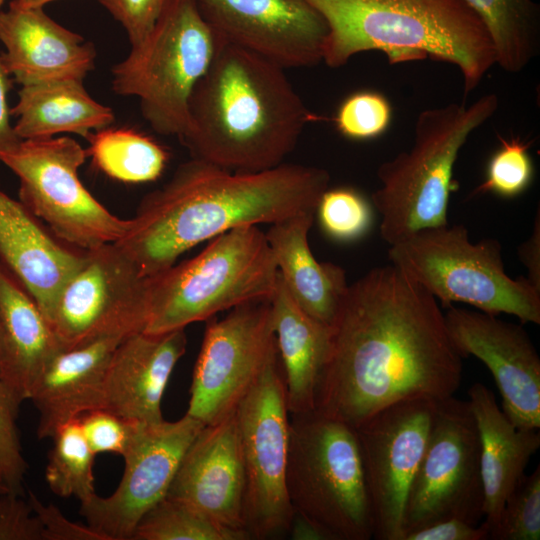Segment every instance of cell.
<instances>
[{
    "label": "cell",
    "mask_w": 540,
    "mask_h": 540,
    "mask_svg": "<svg viewBox=\"0 0 540 540\" xmlns=\"http://www.w3.org/2000/svg\"><path fill=\"white\" fill-rule=\"evenodd\" d=\"M332 327L315 411L356 428L414 398L453 396L463 371L437 299L394 265L348 286Z\"/></svg>",
    "instance_id": "cell-1"
},
{
    "label": "cell",
    "mask_w": 540,
    "mask_h": 540,
    "mask_svg": "<svg viewBox=\"0 0 540 540\" xmlns=\"http://www.w3.org/2000/svg\"><path fill=\"white\" fill-rule=\"evenodd\" d=\"M329 182V173L315 166L282 163L239 172L192 157L143 197L115 244L152 277L187 250L233 228L316 213Z\"/></svg>",
    "instance_id": "cell-2"
},
{
    "label": "cell",
    "mask_w": 540,
    "mask_h": 540,
    "mask_svg": "<svg viewBox=\"0 0 540 540\" xmlns=\"http://www.w3.org/2000/svg\"><path fill=\"white\" fill-rule=\"evenodd\" d=\"M180 139L193 158L239 172L274 168L319 119L274 62L222 41L190 99Z\"/></svg>",
    "instance_id": "cell-3"
},
{
    "label": "cell",
    "mask_w": 540,
    "mask_h": 540,
    "mask_svg": "<svg viewBox=\"0 0 540 540\" xmlns=\"http://www.w3.org/2000/svg\"><path fill=\"white\" fill-rule=\"evenodd\" d=\"M327 25L322 62L379 51L390 64L430 58L461 73L465 95L495 65L490 37L462 0H307Z\"/></svg>",
    "instance_id": "cell-4"
},
{
    "label": "cell",
    "mask_w": 540,
    "mask_h": 540,
    "mask_svg": "<svg viewBox=\"0 0 540 540\" xmlns=\"http://www.w3.org/2000/svg\"><path fill=\"white\" fill-rule=\"evenodd\" d=\"M498 106V96L489 93L470 105L449 103L418 114L412 146L378 167L380 186L371 196L389 246L421 229L448 224L459 152Z\"/></svg>",
    "instance_id": "cell-5"
},
{
    "label": "cell",
    "mask_w": 540,
    "mask_h": 540,
    "mask_svg": "<svg viewBox=\"0 0 540 540\" xmlns=\"http://www.w3.org/2000/svg\"><path fill=\"white\" fill-rule=\"evenodd\" d=\"M149 318L144 332L185 329L243 303L270 299L278 268L257 225L213 238L196 256L149 277Z\"/></svg>",
    "instance_id": "cell-6"
},
{
    "label": "cell",
    "mask_w": 540,
    "mask_h": 540,
    "mask_svg": "<svg viewBox=\"0 0 540 540\" xmlns=\"http://www.w3.org/2000/svg\"><path fill=\"white\" fill-rule=\"evenodd\" d=\"M391 264L444 306L465 303L484 313L540 324V292L525 276L511 278L497 239L472 243L463 225L421 229L388 249Z\"/></svg>",
    "instance_id": "cell-7"
},
{
    "label": "cell",
    "mask_w": 540,
    "mask_h": 540,
    "mask_svg": "<svg viewBox=\"0 0 540 540\" xmlns=\"http://www.w3.org/2000/svg\"><path fill=\"white\" fill-rule=\"evenodd\" d=\"M290 416L287 494L328 540H369L372 516L354 428L315 410Z\"/></svg>",
    "instance_id": "cell-8"
},
{
    "label": "cell",
    "mask_w": 540,
    "mask_h": 540,
    "mask_svg": "<svg viewBox=\"0 0 540 540\" xmlns=\"http://www.w3.org/2000/svg\"><path fill=\"white\" fill-rule=\"evenodd\" d=\"M220 42L194 0H172L149 35L112 68V88L137 97L157 133L182 139L190 127L191 96Z\"/></svg>",
    "instance_id": "cell-9"
},
{
    "label": "cell",
    "mask_w": 540,
    "mask_h": 540,
    "mask_svg": "<svg viewBox=\"0 0 540 540\" xmlns=\"http://www.w3.org/2000/svg\"><path fill=\"white\" fill-rule=\"evenodd\" d=\"M87 157L66 136L20 140L0 153V162L19 179V200L58 238L83 250L117 242L129 226V219L110 212L81 182Z\"/></svg>",
    "instance_id": "cell-10"
},
{
    "label": "cell",
    "mask_w": 540,
    "mask_h": 540,
    "mask_svg": "<svg viewBox=\"0 0 540 540\" xmlns=\"http://www.w3.org/2000/svg\"><path fill=\"white\" fill-rule=\"evenodd\" d=\"M235 417L245 473L244 529L250 540L284 538L294 511L286 488L290 416L278 353Z\"/></svg>",
    "instance_id": "cell-11"
},
{
    "label": "cell",
    "mask_w": 540,
    "mask_h": 540,
    "mask_svg": "<svg viewBox=\"0 0 540 540\" xmlns=\"http://www.w3.org/2000/svg\"><path fill=\"white\" fill-rule=\"evenodd\" d=\"M480 438L468 401L438 400L424 453L403 512V538L447 519L479 525L484 518ZM403 540V539H402Z\"/></svg>",
    "instance_id": "cell-12"
},
{
    "label": "cell",
    "mask_w": 540,
    "mask_h": 540,
    "mask_svg": "<svg viewBox=\"0 0 540 540\" xmlns=\"http://www.w3.org/2000/svg\"><path fill=\"white\" fill-rule=\"evenodd\" d=\"M150 278L115 243L86 250L61 288L50 325L61 350L144 331Z\"/></svg>",
    "instance_id": "cell-13"
},
{
    "label": "cell",
    "mask_w": 540,
    "mask_h": 540,
    "mask_svg": "<svg viewBox=\"0 0 540 540\" xmlns=\"http://www.w3.org/2000/svg\"><path fill=\"white\" fill-rule=\"evenodd\" d=\"M186 414L210 425L233 412L278 353L270 299L238 305L207 320Z\"/></svg>",
    "instance_id": "cell-14"
},
{
    "label": "cell",
    "mask_w": 540,
    "mask_h": 540,
    "mask_svg": "<svg viewBox=\"0 0 540 540\" xmlns=\"http://www.w3.org/2000/svg\"><path fill=\"white\" fill-rule=\"evenodd\" d=\"M436 404L428 398L400 401L354 428L376 540L403 539L405 501Z\"/></svg>",
    "instance_id": "cell-15"
},
{
    "label": "cell",
    "mask_w": 540,
    "mask_h": 540,
    "mask_svg": "<svg viewBox=\"0 0 540 540\" xmlns=\"http://www.w3.org/2000/svg\"><path fill=\"white\" fill-rule=\"evenodd\" d=\"M204 426L188 414L173 422H136L116 490L80 502L87 525L106 540H131L142 516L166 496L186 450Z\"/></svg>",
    "instance_id": "cell-16"
},
{
    "label": "cell",
    "mask_w": 540,
    "mask_h": 540,
    "mask_svg": "<svg viewBox=\"0 0 540 540\" xmlns=\"http://www.w3.org/2000/svg\"><path fill=\"white\" fill-rule=\"evenodd\" d=\"M217 36L274 62L304 68L322 62L327 25L307 0H194Z\"/></svg>",
    "instance_id": "cell-17"
},
{
    "label": "cell",
    "mask_w": 540,
    "mask_h": 540,
    "mask_svg": "<svg viewBox=\"0 0 540 540\" xmlns=\"http://www.w3.org/2000/svg\"><path fill=\"white\" fill-rule=\"evenodd\" d=\"M448 336L463 357L474 356L490 370L502 411L519 429L540 427V358L521 325L479 310L447 306Z\"/></svg>",
    "instance_id": "cell-18"
},
{
    "label": "cell",
    "mask_w": 540,
    "mask_h": 540,
    "mask_svg": "<svg viewBox=\"0 0 540 540\" xmlns=\"http://www.w3.org/2000/svg\"><path fill=\"white\" fill-rule=\"evenodd\" d=\"M166 496L246 532L245 473L235 410L201 429L186 450Z\"/></svg>",
    "instance_id": "cell-19"
},
{
    "label": "cell",
    "mask_w": 540,
    "mask_h": 540,
    "mask_svg": "<svg viewBox=\"0 0 540 540\" xmlns=\"http://www.w3.org/2000/svg\"><path fill=\"white\" fill-rule=\"evenodd\" d=\"M1 54L7 73L21 86L48 81L83 82L94 68L92 43L49 17L42 7L11 1L0 11Z\"/></svg>",
    "instance_id": "cell-20"
},
{
    "label": "cell",
    "mask_w": 540,
    "mask_h": 540,
    "mask_svg": "<svg viewBox=\"0 0 540 540\" xmlns=\"http://www.w3.org/2000/svg\"><path fill=\"white\" fill-rule=\"evenodd\" d=\"M85 254L0 189V262L26 288L49 323L61 288Z\"/></svg>",
    "instance_id": "cell-21"
},
{
    "label": "cell",
    "mask_w": 540,
    "mask_h": 540,
    "mask_svg": "<svg viewBox=\"0 0 540 540\" xmlns=\"http://www.w3.org/2000/svg\"><path fill=\"white\" fill-rule=\"evenodd\" d=\"M186 346L185 329L125 337L107 367L103 408L130 421L163 420L161 400Z\"/></svg>",
    "instance_id": "cell-22"
},
{
    "label": "cell",
    "mask_w": 540,
    "mask_h": 540,
    "mask_svg": "<svg viewBox=\"0 0 540 540\" xmlns=\"http://www.w3.org/2000/svg\"><path fill=\"white\" fill-rule=\"evenodd\" d=\"M123 336H106L88 344L60 350L45 366L29 400L39 412L38 439L81 414L103 408L104 380L113 352Z\"/></svg>",
    "instance_id": "cell-23"
},
{
    "label": "cell",
    "mask_w": 540,
    "mask_h": 540,
    "mask_svg": "<svg viewBox=\"0 0 540 540\" xmlns=\"http://www.w3.org/2000/svg\"><path fill=\"white\" fill-rule=\"evenodd\" d=\"M468 403L480 438V463L484 489V518L488 532L496 526L504 502L525 474L540 446L539 429H519L496 403L495 395L482 383L468 390Z\"/></svg>",
    "instance_id": "cell-24"
},
{
    "label": "cell",
    "mask_w": 540,
    "mask_h": 540,
    "mask_svg": "<svg viewBox=\"0 0 540 540\" xmlns=\"http://www.w3.org/2000/svg\"><path fill=\"white\" fill-rule=\"evenodd\" d=\"M314 214H297L271 224L265 233L278 272L292 298L309 316L332 326L348 284L345 270L318 261L309 246Z\"/></svg>",
    "instance_id": "cell-25"
},
{
    "label": "cell",
    "mask_w": 540,
    "mask_h": 540,
    "mask_svg": "<svg viewBox=\"0 0 540 540\" xmlns=\"http://www.w3.org/2000/svg\"><path fill=\"white\" fill-rule=\"evenodd\" d=\"M270 305L289 415L315 410L318 385L330 353L332 327L299 307L279 272Z\"/></svg>",
    "instance_id": "cell-26"
},
{
    "label": "cell",
    "mask_w": 540,
    "mask_h": 540,
    "mask_svg": "<svg viewBox=\"0 0 540 540\" xmlns=\"http://www.w3.org/2000/svg\"><path fill=\"white\" fill-rule=\"evenodd\" d=\"M2 360L0 378L22 403L61 349L50 323L11 271L0 262Z\"/></svg>",
    "instance_id": "cell-27"
},
{
    "label": "cell",
    "mask_w": 540,
    "mask_h": 540,
    "mask_svg": "<svg viewBox=\"0 0 540 540\" xmlns=\"http://www.w3.org/2000/svg\"><path fill=\"white\" fill-rule=\"evenodd\" d=\"M21 139L50 138L60 133L89 134L110 126L112 109L93 99L83 82L58 80L21 86L11 109Z\"/></svg>",
    "instance_id": "cell-28"
},
{
    "label": "cell",
    "mask_w": 540,
    "mask_h": 540,
    "mask_svg": "<svg viewBox=\"0 0 540 540\" xmlns=\"http://www.w3.org/2000/svg\"><path fill=\"white\" fill-rule=\"evenodd\" d=\"M485 27L495 64L524 70L540 52V6L533 0H462Z\"/></svg>",
    "instance_id": "cell-29"
},
{
    "label": "cell",
    "mask_w": 540,
    "mask_h": 540,
    "mask_svg": "<svg viewBox=\"0 0 540 540\" xmlns=\"http://www.w3.org/2000/svg\"><path fill=\"white\" fill-rule=\"evenodd\" d=\"M88 157L108 177L124 183L158 179L165 170L168 151L151 137L130 128L106 127L86 138Z\"/></svg>",
    "instance_id": "cell-30"
},
{
    "label": "cell",
    "mask_w": 540,
    "mask_h": 540,
    "mask_svg": "<svg viewBox=\"0 0 540 540\" xmlns=\"http://www.w3.org/2000/svg\"><path fill=\"white\" fill-rule=\"evenodd\" d=\"M131 540H250L183 501L165 496L137 523Z\"/></svg>",
    "instance_id": "cell-31"
},
{
    "label": "cell",
    "mask_w": 540,
    "mask_h": 540,
    "mask_svg": "<svg viewBox=\"0 0 540 540\" xmlns=\"http://www.w3.org/2000/svg\"><path fill=\"white\" fill-rule=\"evenodd\" d=\"M45 479L59 497H76L80 502L95 494L94 458L78 417L60 426L51 437Z\"/></svg>",
    "instance_id": "cell-32"
},
{
    "label": "cell",
    "mask_w": 540,
    "mask_h": 540,
    "mask_svg": "<svg viewBox=\"0 0 540 540\" xmlns=\"http://www.w3.org/2000/svg\"><path fill=\"white\" fill-rule=\"evenodd\" d=\"M492 540L540 539V466L524 474L507 496Z\"/></svg>",
    "instance_id": "cell-33"
},
{
    "label": "cell",
    "mask_w": 540,
    "mask_h": 540,
    "mask_svg": "<svg viewBox=\"0 0 540 540\" xmlns=\"http://www.w3.org/2000/svg\"><path fill=\"white\" fill-rule=\"evenodd\" d=\"M316 213L327 235L340 241L360 238L369 230L372 222L369 203L352 188L325 190Z\"/></svg>",
    "instance_id": "cell-34"
},
{
    "label": "cell",
    "mask_w": 540,
    "mask_h": 540,
    "mask_svg": "<svg viewBox=\"0 0 540 540\" xmlns=\"http://www.w3.org/2000/svg\"><path fill=\"white\" fill-rule=\"evenodd\" d=\"M529 143L519 138L500 139V147L489 160L486 178L474 194L491 192L515 197L525 191L533 177Z\"/></svg>",
    "instance_id": "cell-35"
},
{
    "label": "cell",
    "mask_w": 540,
    "mask_h": 540,
    "mask_svg": "<svg viewBox=\"0 0 540 540\" xmlns=\"http://www.w3.org/2000/svg\"><path fill=\"white\" fill-rule=\"evenodd\" d=\"M393 116L389 100L381 93L363 90L346 97L338 107L334 123L338 132L352 140H370L389 128Z\"/></svg>",
    "instance_id": "cell-36"
},
{
    "label": "cell",
    "mask_w": 540,
    "mask_h": 540,
    "mask_svg": "<svg viewBox=\"0 0 540 540\" xmlns=\"http://www.w3.org/2000/svg\"><path fill=\"white\" fill-rule=\"evenodd\" d=\"M20 405L19 399L0 378V482L10 493L24 496L28 464L17 427Z\"/></svg>",
    "instance_id": "cell-37"
},
{
    "label": "cell",
    "mask_w": 540,
    "mask_h": 540,
    "mask_svg": "<svg viewBox=\"0 0 540 540\" xmlns=\"http://www.w3.org/2000/svg\"><path fill=\"white\" fill-rule=\"evenodd\" d=\"M78 420L95 455L110 452L121 456L126 451L137 422L124 419L105 408L87 411Z\"/></svg>",
    "instance_id": "cell-38"
},
{
    "label": "cell",
    "mask_w": 540,
    "mask_h": 540,
    "mask_svg": "<svg viewBox=\"0 0 540 540\" xmlns=\"http://www.w3.org/2000/svg\"><path fill=\"white\" fill-rule=\"evenodd\" d=\"M172 0H99L125 29L131 46L153 30Z\"/></svg>",
    "instance_id": "cell-39"
},
{
    "label": "cell",
    "mask_w": 540,
    "mask_h": 540,
    "mask_svg": "<svg viewBox=\"0 0 540 540\" xmlns=\"http://www.w3.org/2000/svg\"><path fill=\"white\" fill-rule=\"evenodd\" d=\"M0 540H44V528L24 496L0 494Z\"/></svg>",
    "instance_id": "cell-40"
},
{
    "label": "cell",
    "mask_w": 540,
    "mask_h": 540,
    "mask_svg": "<svg viewBox=\"0 0 540 540\" xmlns=\"http://www.w3.org/2000/svg\"><path fill=\"white\" fill-rule=\"evenodd\" d=\"M27 499L43 525L44 540H106L90 526L68 520L55 505H44L32 491Z\"/></svg>",
    "instance_id": "cell-41"
},
{
    "label": "cell",
    "mask_w": 540,
    "mask_h": 540,
    "mask_svg": "<svg viewBox=\"0 0 540 540\" xmlns=\"http://www.w3.org/2000/svg\"><path fill=\"white\" fill-rule=\"evenodd\" d=\"M488 529L481 522L472 525L459 519H447L407 533L403 540H487Z\"/></svg>",
    "instance_id": "cell-42"
},
{
    "label": "cell",
    "mask_w": 540,
    "mask_h": 540,
    "mask_svg": "<svg viewBox=\"0 0 540 540\" xmlns=\"http://www.w3.org/2000/svg\"><path fill=\"white\" fill-rule=\"evenodd\" d=\"M518 257L527 270L525 276L532 286L540 292V208L535 214L532 233L518 247Z\"/></svg>",
    "instance_id": "cell-43"
},
{
    "label": "cell",
    "mask_w": 540,
    "mask_h": 540,
    "mask_svg": "<svg viewBox=\"0 0 540 540\" xmlns=\"http://www.w3.org/2000/svg\"><path fill=\"white\" fill-rule=\"evenodd\" d=\"M9 88V74L0 54V153L13 148L21 140L10 122L11 109L7 98Z\"/></svg>",
    "instance_id": "cell-44"
},
{
    "label": "cell",
    "mask_w": 540,
    "mask_h": 540,
    "mask_svg": "<svg viewBox=\"0 0 540 540\" xmlns=\"http://www.w3.org/2000/svg\"><path fill=\"white\" fill-rule=\"evenodd\" d=\"M288 536L294 540H328L317 525L296 512H294Z\"/></svg>",
    "instance_id": "cell-45"
},
{
    "label": "cell",
    "mask_w": 540,
    "mask_h": 540,
    "mask_svg": "<svg viewBox=\"0 0 540 540\" xmlns=\"http://www.w3.org/2000/svg\"><path fill=\"white\" fill-rule=\"evenodd\" d=\"M17 4L25 7H42L55 0H14Z\"/></svg>",
    "instance_id": "cell-46"
},
{
    "label": "cell",
    "mask_w": 540,
    "mask_h": 540,
    "mask_svg": "<svg viewBox=\"0 0 540 540\" xmlns=\"http://www.w3.org/2000/svg\"><path fill=\"white\" fill-rule=\"evenodd\" d=\"M1 360H2V327H1V320H0V368H1Z\"/></svg>",
    "instance_id": "cell-47"
},
{
    "label": "cell",
    "mask_w": 540,
    "mask_h": 540,
    "mask_svg": "<svg viewBox=\"0 0 540 540\" xmlns=\"http://www.w3.org/2000/svg\"><path fill=\"white\" fill-rule=\"evenodd\" d=\"M9 492L8 489L6 488V486L0 482V494H4V493H7Z\"/></svg>",
    "instance_id": "cell-48"
},
{
    "label": "cell",
    "mask_w": 540,
    "mask_h": 540,
    "mask_svg": "<svg viewBox=\"0 0 540 540\" xmlns=\"http://www.w3.org/2000/svg\"><path fill=\"white\" fill-rule=\"evenodd\" d=\"M5 0H0V8L2 6V4L4 3Z\"/></svg>",
    "instance_id": "cell-49"
}]
</instances>
